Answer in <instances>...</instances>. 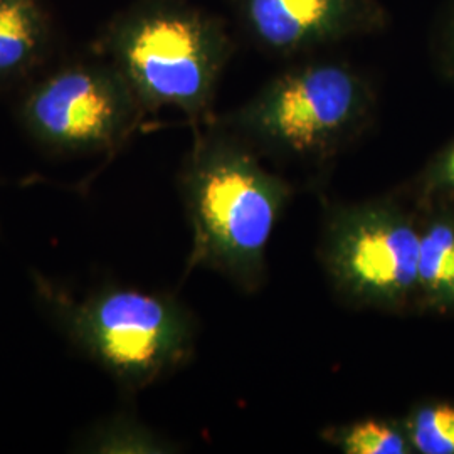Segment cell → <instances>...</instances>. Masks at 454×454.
Instances as JSON below:
<instances>
[{
  "instance_id": "obj_1",
  "label": "cell",
  "mask_w": 454,
  "mask_h": 454,
  "mask_svg": "<svg viewBox=\"0 0 454 454\" xmlns=\"http://www.w3.org/2000/svg\"><path fill=\"white\" fill-rule=\"evenodd\" d=\"M179 191L192 231L187 273L211 270L244 293L258 292L292 185L268 170L260 153L215 116L195 127Z\"/></svg>"
},
{
  "instance_id": "obj_2",
  "label": "cell",
  "mask_w": 454,
  "mask_h": 454,
  "mask_svg": "<svg viewBox=\"0 0 454 454\" xmlns=\"http://www.w3.org/2000/svg\"><path fill=\"white\" fill-rule=\"evenodd\" d=\"M145 114L176 108L197 127L214 120V101L236 51L226 22L187 0H137L99 41Z\"/></svg>"
},
{
  "instance_id": "obj_3",
  "label": "cell",
  "mask_w": 454,
  "mask_h": 454,
  "mask_svg": "<svg viewBox=\"0 0 454 454\" xmlns=\"http://www.w3.org/2000/svg\"><path fill=\"white\" fill-rule=\"evenodd\" d=\"M35 290L67 340L127 389H145L194 356V315L172 294L103 286L78 300L43 276Z\"/></svg>"
},
{
  "instance_id": "obj_4",
  "label": "cell",
  "mask_w": 454,
  "mask_h": 454,
  "mask_svg": "<svg viewBox=\"0 0 454 454\" xmlns=\"http://www.w3.org/2000/svg\"><path fill=\"white\" fill-rule=\"evenodd\" d=\"M373 114L372 84L358 69L337 59H307L217 120L258 153L320 163L360 138Z\"/></svg>"
},
{
  "instance_id": "obj_5",
  "label": "cell",
  "mask_w": 454,
  "mask_h": 454,
  "mask_svg": "<svg viewBox=\"0 0 454 454\" xmlns=\"http://www.w3.org/2000/svg\"><path fill=\"white\" fill-rule=\"evenodd\" d=\"M421 223L392 199L332 207L325 217L320 262L348 305L387 313L418 303Z\"/></svg>"
},
{
  "instance_id": "obj_6",
  "label": "cell",
  "mask_w": 454,
  "mask_h": 454,
  "mask_svg": "<svg viewBox=\"0 0 454 454\" xmlns=\"http://www.w3.org/2000/svg\"><path fill=\"white\" fill-rule=\"evenodd\" d=\"M145 114L112 61L63 66L33 84L19 105L27 135L61 155L116 152Z\"/></svg>"
},
{
  "instance_id": "obj_7",
  "label": "cell",
  "mask_w": 454,
  "mask_h": 454,
  "mask_svg": "<svg viewBox=\"0 0 454 454\" xmlns=\"http://www.w3.org/2000/svg\"><path fill=\"white\" fill-rule=\"evenodd\" d=\"M236 7L247 37L279 58L380 33L389 24L379 0H236Z\"/></svg>"
},
{
  "instance_id": "obj_8",
  "label": "cell",
  "mask_w": 454,
  "mask_h": 454,
  "mask_svg": "<svg viewBox=\"0 0 454 454\" xmlns=\"http://www.w3.org/2000/svg\"><path fill=\"white\" fill-rule=\"evenodd\" d=\"M54 27L44 0H0V90L44 65Z\"/></svg>"
},
{
  "instance_id": "obj_9",
  "label": "cell",
  "mask_w": 454,
  "mask_h": 454,
  "mask_svg": "<svg viewBox=\"0 0 454 454\" xmlns=\"http://www.w3.org/2000/svg\"><path fill=\"white\" fill-rule=\"evenodd\" d=\"M418 305L454 315V214L439 211L421 224Z\"/></svg>"
},
{
  "instance_id": "obj_10",
  "label": "cell",
  "mask_w": 454,
  "mask_h": 454,
  "mask_svg": "<svg viewBox=\"0 0 454 454\" xmlns=\"http://www.w3.org/2000/svg\"><path fill=\"white\" fill-rule=\"evenodd\" d=\"M325 442L345 454L414 453L404 421L367 418L322 433Z\"/></svg>"
},
{
  "instance_id": "obj_11",
  "label": "cell",
  "mask_w": 454,
  "mask_h": 454,
  "mask_svg": "<svg viewBox=\"0 0 454 454\" xmlns=\"http://www.w3.org/2000/svg\"><path fill=\"white\" fill-rule=\"evenodd\" d=\"M414 453L454 454V404L426 403L404 419Z\"/></svg>"
},
{
  "instance_id": "obj_12",
  "label": "cell",
  "mask_w": 454,
  "mask_h": 454,
  "mask_svg": "<svg viewBox=\"0 0 454 454\" xmlns=\"http://www.w3.org/2000/svg\"><path fill=\"white\" fill-rule=\"evenodd\" d=\"M422 185L431 197L444 195L454 200V137L427 165Z\"/></svg>"
},
{
  "instance_id": "obj_13",
  "label": "cell",
  "mask_w": 454,
  "mask_h": 454,
  "mask_svg": "<svg viewBox=\"0 0 454 454\" xmlns=\"http://www.w3.org/2000/svg\"><path fill=\"white\" fill-rule=\"evenodd\" d=\"M434 56L444 76L454 82V0L450 2L434 34Z\"/></svg>"
}]
</instances>
